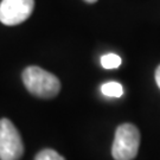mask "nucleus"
<instances>
[{
  "instance_id": "nucleus-1",
  "label": "nucleus",
  "mask_w": 160,
  "mask_h": 160,
  "mask_svg": "<svg viewBox=\"0 0 160 160\" xmlns=\"http://www.w3.org/2000/svg\"><path fill=\"white\" fill-rule=\"evenodd\" d=\"M23 82L32 95L40 98H52L61 90L59 80L55 75L34 65L23 71Z\"/></svg>"
},
{
  "instance_id": "nucleus-2",
  "label": "nucleus",
  "mask_w": 160,
  "mask_h": 160,
  "mask_svg": "<svg viewBox=\"0 0 160 160\" xmlns=\"http://www.w3.org/2000/svg\"><path fill=\"white\" fill-rule=\"evenodd\" d=\"M140 146V132L132 123H123L115 132L112 155L115 160H133Z\"/></svg>"
},
{
  "instance_id": "nucleus-3",
  "label": "nucleus",
  "mask_w": 160,
  "mask_h": 160,
  "mask_svg": "<svg viewBox=\"0 0 160 160\" xmlns=\"http://www.w3.org/2000/svg\"><path fill=\"white\" fill-rule=\"evenodd\" d=\"M24 145L18 129L8 119L0 120V160H19Z\"/></svg>"
},
{
  "instance_id": "nucleus-4",
  "label": "nucleus",
  "mask_w": 160,
  "mask_h": 160,
  "mask_svg": "<svg viewBox=\"0 0 160 160\" xmlns=\"http://www.w3.org/2000/svg\"><path fill=\"white\" fill-rule=\"evenodd\" d=\"M34 0H2L0 2V22L7 26L22 24L33 11Z\"/></svg>"
},
{
  "instance_id": "nucleus-5",
  "label": "nucleus",
  "mask_w": 160,
  "mask_h": 160,
  "mask_svg": "<svg viewBox=\"0 0 160 160\" xmlns=\"http://www.w3.org/2000/svg\"><path fill=\"white\" fill-rule=\"evenodd\" d=\"M101 92L104 96L108 97H121L123 95V87L119 82L110 81L102 84L101 87Z\"/></svg>"
},
{
  "instance_id": "nucleus-6",
  "label": "nucleus",
  "mask_w": 160,
  "mask_h": 160,
  "mask_svg": "<svg viewBox=\"0 0 160 160\" xmlns=\"http://www.w3.org/2000/svg\"><path fill=\"white\" fill-rule=\"evenodd\" d=\"M121 63H122L121 57L118 56L116 53H107V55H103L101 57V65L107 70L119 68Z\"/></svg>"
},
{
  "instance_id": "nucleus-7",
  "label": "nucleus",
  "mask_w": 160,
  "mask_h": 160,
  "mask_svg": "<svg viewBox=\"0 0 160 160\" xmlns=\"http://www.w3.org/2000/svg\"><path fill=\"white\" fill-rule=\"evenodd\" d=\"M34 160H65V159L59 153H57L56 151L46 148L40 151L39 153L36 155Z\"/></svg>"
},
{
  "instance_id": "nucleus-8",
  "label": "nucleus",
  "mask_w": 160,
  "mask_h": 160,
  "mask_svg": "<svg viewBox=\"0 0 160 160\" xmlns=\"http://www.w3.org/2000/svg\"><path fill=\"white\" fill-rule=\"evenodd\" d=\"M155 82H157L158 87L160 88V65L155 70Z\"/></svg>"
},
{
  "instance_id": "nucleus-9",
  "label": "nucleus",
  "mask_w": 160,
  "mask_h": 160,
  "mask_svg": "<svg viewBox=\"0 0 160 160\" xmlns=\"http://www.w3.org/2000/svg\"><path fill=\"white\" fill-rule=\"evenodd\" d=\"M84 1H87L88 4H94V2H96L97 0H84Z\"/></svg>"
}]
</instances>
